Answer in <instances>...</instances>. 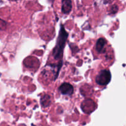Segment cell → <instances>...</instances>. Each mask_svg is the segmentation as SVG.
Masks as SVG:
<instances>
[{
	"mask_svg": "<svg viewBox=\"0 0 126 126\" xmlns=\"http://www.w3.org/2000/svg\"><path fill=\"white\" fill-rule=\"evenodd\" d=\"M68 36V34L65 30L63 26L61 25L59 36L57 40L56 45L54 48L52 52L53 57L55 60H59L62 59L63 49Z\"/></svg>",
	"mask_w": 126,
	"mask_h": 126,
	"instance_id": "6da1fadb",
	"label": "cell"
},
{
	"mask_svg": "<svg viewBox=\"0 0 126 126\" xmlns=\"http://www.w3.org/2000/svg\"><path fill=\"white\" fill-rule=\"evenodd\" d=\"M111 73L108 70H102L96 77V82L100 86H106L111 80Z\"/></svg>",
	"mask_w": 126,
	"mask_h": 126,
	"instance_id": "7a4b0ae2",
	"label": "cell"
},
{
	"mask_svg": "<svg viewBox=\"0 0 126 126\" xmlns=\"http://www.w3.org/2000/svg\"><path fill=\"white\" fill-rule=\"evenodd\" d=\"M59 89L60 93L65 95H71L73 93L74 91L73 87L72 85L69 83H66V82L62 84L60 86Z\"/></svg>",
	"mask_w": 126,
	"mask_h": 126,
	"instance_id": "3957f363",
	"label": "cell"
},
{
	"mask_svg": "<svg viewBox=\"0 0 126 126\" xmlns=\"http://www.w3.org/2000/svg\"><path fill=\"white\" fill-rule=\"evenodd\" d=\"M72 9L71 1H63L62 5V11L64 14H68Z\"/></svg>",
	"mask_w": 126,
	"mask_h": 126,
	"instance_id": "277c9868",
	"label": "cell"
},
{
	"mask_svg": "<svg viewBox=\"0 0 126 126\" xmlns=\"http://www.w3.org/2000/svg\"><path fill=\"white\" fill-rule=\"evenodd\" d=\"M106 44V41L103 38H100L96 43L95 49L98 53L103 52L105 46Z\"/></svg>",
	"mask_w": 126,
	"mask_h": 126,
	"instance_id": "5b68a950",
	"label": "cell"
},
{
	"mask_svg": "<svg viewBox=\"0 0 126 126\" xmlns=\"http://www.w3.org/2000/svg\"><path fill=\"white\" fill-rule=\"evenodd\" d=\"M50 96L48 95H44V97L42 98L41 100L42 105L44 107H47V106H49V103H50Z\"/></svg>",
	"mask_w": 126,
	"mask_h": 126,
	"instance_id": "8992f818",
	"label": "cell"
}]
</instances>
